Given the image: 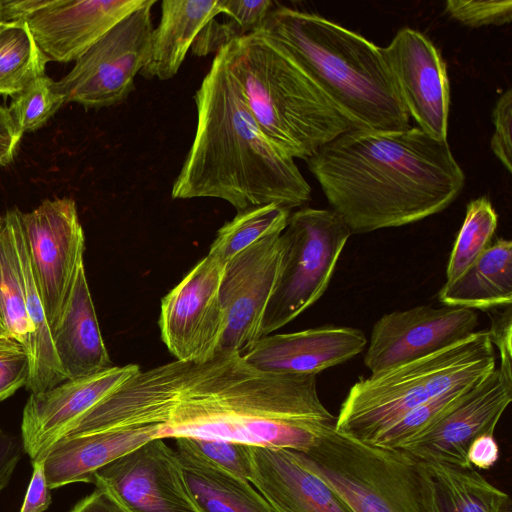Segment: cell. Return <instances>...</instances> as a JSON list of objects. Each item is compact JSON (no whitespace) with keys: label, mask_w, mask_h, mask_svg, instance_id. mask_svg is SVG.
I'll return each mask as SVG.
<instances>
[{"label":"cell","mask_w":512,"mask_h":512,"mask_svg":"<svg viewBox=\"0 0 512 512\" xmlns=\"http://www.w3.org/2000/svg\"><path fill=\"white\" fill-rule=\"evenodd\" d=\"M306 162L351 234L400 227L437 214L456 200L465 183L448 141L418 127L351 129Z\"/></svg>","instance_id":"cell-1"},{"label":"cell","mask_w":512,"mask_h":512,"mask_svg":"<svg viewBox=\"0 0 512 512\" xmlns=\"http://www.w3.org/2000/svg\"><path fill=\"white\" fill-rule=\"evenodd\" d=\"M335 422L319 398L316 375L264 372L239 354H217L189 363L157 438H215L305 453Z\"/></svg>","instance_id":"cell-2"},{"label":"cell","mask_w":512,"mask_h":512,"mask_svg":"<svg viewBox=\"0 0 512 512\" xmlns=\"http://www.w3.org/2000/svg\"><path fill=\"white\" fill-rule=\"evenodd\" d=\"M194 100L196 132L173 199H221L237 212L269 204L290 210L310 201V185L255 121L221 48Z\"/></svg>","instance_id":"cell-3"},{"label":"cell","mask_w":512,"mask_h":512,"mask_svg":"<svg viewBox=\"0 0 512 512\" xmlns=\"http://www.w3.org/2000/svg\"><path fill=\"white\" fill-rule=\"evenodd\" d=\"M263 28L355 129L409 128L381 47L322 16L285 6L273 8Z\"/></svg>","instance_id":"cell-4"},{"label":"cell","mask_w":512,"mask_h":512,"mask_svg":"<svg viewBox=\"0 0 512 512\" xmlns=\"http://www.w3.org/2000/svg\"><path fill=\"white\" fill-rule=\"evenodd\" d=\"M255 121L292 158L307 160L354 125L263 27L221 48Z\"/></svg>","instance_id":"cell-5"},{"label":"cell","mask_w":512,"mask_h":512,"mask_svg":"<svg viewBox=\"0 0 512 512\" xmlns=\"http://www.w3.org/2000/svg\"><path fill=\"white\" fill-rule=\"evenodd\" d=\"M495 368L488 330L475 331L433 354L359 379L341 404L335 428L371 444L410 410L454 388L474 385Z\"/></svg>","instance_id":"cell-6"},{"label":"cell","mask_w":512,"mask_h":512,"mask_svg":"<svg viewBox=\"0 0 512 512\" xmlns=\"http://www.w3.org/2000/svg\"><path fill=\"white\" fill-rule=\"evenodd\" d=\"M300 462L328 484L353 512H426L419 492L417 459L323 429Z\"/></svg>","instance_id":"cell-7"},{"label":"cell","mask_w":512,"mask_h":512,"mask_svg":"<svg viewBox=\"0 0 512 512\" xmlns=\"http://www.w3.org/2000/svg\"><path fill=\"white\" fill-rule=\"evenodd\" d=\"M351 231L331 209L301 208L280 235L277 279L261 323V338L279 330L325 293Z\"/></svg>","instance_id":"cell-8"},{"label":"cell","mask_w":512,"mask_h":512,"mask_svg":"<svg viewBox=\"0 0 512 512\" xmlns=\"http://www.w3.org/2000/svg\"><path fill=\"white\" fill-rule=\"evenodd\" d=\"M155 0H147L87 49L56 82L65 98L86 108L118 105L134 89L135 77L148 61Z\"/></svg>","instance_id":"cell-9"},{"label":"cell","mask_w":512,"mask_h":512,"mask_svg":"<svg viewBox=\"0 0 512 512\" xmlns=\"http://www.w3.org/2000/svg\"><path fill=\"white\" fill-rule=\"evenodd\" d=\"M26 248L51 331L61 318L83 263L85 237L74 199H46L22 212Z\"/></svg>","instance_id":"cell-10"},{"label":"cell","mask_w":512,"mask_h":512,"mask_svg":"<svg viewBox=\"0 0 512 512\" xmlns=\"http://www.w3.org/2000/svg\"><path fill=\"white\" fill-rule=\"evenodd\" d=\"M224 264L206 255L161 301V339L175 360L201 364L215 355L225 329L219 295Z\"/></svg>","instance_id":"cell-11"},{"label":"cell","mask_w":512,"mask_h":512,"mask_svg":"<svg viewBox=\"0 0 512 512\" xmlns=\"http://www.w3.org/2000/svg\"><path fill=\"white\" fill-rule=\"evenodd\" d=\"M154 438L97 470L92 483L127 512H199L176 450Z\"/></svg>","instance_id":"cell-12"},{"label":"cell","mask_w":512,"mask_h":512,"mask_svg":"<svg viewBox=\"0 0 512 512\" xmlns=\"http://www.w3.org/2000/svg\"><path fill=\"white\" fill-rule=\"evenodd\" d=\"M281 234L267 236L224 263L219 295L225 329L217 354L248 352L261 338L281 259Z\"/></svg>","instance_id":"cell-13"},{"label":"cell","mask_w":512,"mask_h":512,"mask_svg":"<svg viewBox=\"0 0 512 512\" xmlns=\"http://www.w3.org/2000/svg\"><path fill=\"white\" fill-rule=\"evenodd\" d=\"M475 310L421 305L381 316L373 325L364 364L371 374L411 362L472 335Z\"/></svg>","instance_id":"cell-14"},{"label":"cell","mask_w":512,"mask_h":512,"mask_svg":"<svg viewBox=\"0 0 512 512\" xmlns=\"http://www.w3.org/2000/svg\"><path fill=\"white\" fill-rule=\"evenodd\" d=\"M381 52L409 117L426 134L447 140L450 85L437 48L421 32L404 27Z\"/></svg>","instance_id":"cell-15"},{"label":"cell","mask_w":512,"mask_h":512,"mask_svg":"<svg viewBox=\"0 0 512 512\" xmlns=\"http://www.w3.org/2000/svg\"><path fill=\"white\" fill-rule=\"evenodd\" d=\"M511 401L512 379L496 366L441 419L401 449L418 460L472 468L467 459L470 444L480 435L494 434Z\"/></svg>","instance_id":"cell-16"},{"label":"cell","mask_w":512,"mask_h":512,"mask_svg":"<svg viewBox=\"0 0 512 512\" xmlns=\"http://www.w3.org/2000/svg\"><path fill=\"white\" fill-rule=\"evenodd\" d=\"M140 372L136 364L111 366L96 374L66 380L31 393L22 413L21 442L31 461L43 459L49 448L99 402Z\"/></svg>","instance_id":"cell-17"},{"label":"cell","mask_w":512,"mask_h":512,"mask_svg":"<svg viewBox=\"0 0 512 512\" xmlns=\"http://www.w3.org/2000/svg\"><path fill=\"white\" fill-rule=\"evenodd\" d=\"M147 0H47L26 21L48 61H76Z\"/></svg>","instance_id":"cell-18"},{"label":"cell","mask_w":512,"mask_h":512,"mask_svg":"<svg viewBox=\"0 0 512 512\" xmlns=\"http://www.w3.org/2000/svg\"><path fill=\"white\" fill-rule=\"evenodd\" d=\"M366 345L361 330L326 325L264 336L241 356L248 365L264 372L317 375L354 358Z\"/></svg>","instance_id":"cell-19"},{"label":"cell","mask_w":512,"mask_h":512,"mask_svg":"<svg viewBox=\"0 0 512 512\" xmlns=\"http://www.w3.org/2000/svg\"><path fill=\"white\" fill-rule=\"evenodd\" d=\"M249 482L273 512H353L295 450L251 446Z\"/></svg>","instance_id":"cell-20"},{"label":"cell","mask_w":512,"mask_h":512,"mask_svg":"<svg viewBox=\"0 0 512 512\" xmlns=\"http://www.w3.org/2000/svg\"><path fill=\"white\" fill-rule=\"evenodd\" d=\"M159 428L160 425L151 424L60 438L43 458L49 488L92 483L97 470L157 438Z\"/></svg>","instance_id":"cell-21"},{"label":"cell","mask_w":512,"mask_h":512,"mask_svg":"<svg viewBox=\"0 0 512 512\" xmlns=\"http://www.w3.org/2000/svg\"><path fill=\"white\" fill-rule=\"evenodd\" d=\"M54 347L67 380L112 366L99 328L84 265L78 271L64 312L52 330Z\"/></svg>","instance_id":"cell-22"},{"label":"cell","mask_w":512,"mask_h":512,"mask_svg":"<svg viewBox=\"0 0 512 512\" xmlns=\"http://www.w3.org/2000/svg\"><path fill=\"white\" fill-rule=\"evenodd\" d=\"M416 472L426 512H512L509 494L474 467L417 459Z\"/></svg>","instance_id":"cell-23"},{"label":"cell","mask_w":512,"mask_h":512,"mask_svg":"<svg viewBox=\"0 0 512 512\" xmlns=\"http://www.w3.org/2000/svg\"><path fill=\"white\" fill-rule=\"evenodd\" d=\"M223 11V0L162 1L148 61L140 74L147 79L173 78L200 32Z\"/></svg>","instance_id":"cell-24"},{"label":"cell","mask_w":512,"mask_h":512,"mask_svg":"<svg viewBox=\"0 0 512 512\" xmlns=\"http://www.w3.org/2000/svg\"><path fill=\"white\" fill-rule=\"evenodd\" d=\"M445 306L495 310L512 303V242L498 238L456 280L438 292Z\"/></svg>","instance_id":"cell-25"},{"label":"cell","mask_w":512,"mask_h":512,"mask_svg":"<svg viewBox=\"0 0 512 512\" xmlns=\"http://www.w3.org/2000/svg\"><path fill=\"white\" fill-rule=\"evenodd\" d=\"M22 212L16 208L14 238L21 264L25 305L31 326L29 364L30 374L26 385L31 393L50 390L67 380L55 347L37 281L34 276L22 228Z\"/></svg>","instance_id":"cell-26"},{"label":"cell","mask_w":512,"mask_h":512,"mask_svg":"<svg viewBox=\"0 0 512 512\" xmlns=\"http://www.w3.org/2000/svg\"><path fill=\"white\" fill-rule=\"evenodd\" d=\"M190 496L199 512H273L248 481L184 450H176Z\"/></svg>","instance_id":"cell-27"},{"label":"cell","mask_w":512,"mask_h":512,"mask_svg":"<svg viewBox=\"0 0 512 512\" xmlns=\"http://www.w3.org/2000/svg\"><path fill=\"white\" fill-rule=\"evenodd\" d=\"M16 208L0 215V335L20 343L28 355V319L21 264L14 238Z\"/></svg>","instance_id":"cell-28"},{"label":"cell","mask_w":512,"mask_h":512,"mask_svg":"<svg viewBox=\"0 0 512 512\" xmlns=\"http://www.w3.org/2000/svg\"><path fill=\"white\" fill-rule=\"evenodd\" d=\"M48 60L27 21L0 24V94L14 96L45 75Z\"/></svg>","instance_id":"cell-29"},{"label":"cell","mask_w":512,"mask_h":512,"mask_svg":"<svg viewBox=\"0 0 512 512\" xmlns=\"http://www.w3.org/2000/svg\"><path fill=\"white\" fill-rule=\"evenodd\" d=\"M290 210L275 204L237 212L217 232L207 255L224 264L234 255L274 234H281L287 225Z\"/></svg>","instance_id":"cell-30"},{"label":"cell","mask_w":512,"mask_h":512,"mask_svg":"<svg viewBox=\"0 0 512 512\" xmlns=\"http://www.w3.org/2000/svg\"><path fill=\"white\" fill-rule=\"evenodd\" d=\"M497 225L498 215L487 197L468 203L447 264L445 283L456 280L491 245Z\"/></svg>","instance_id":"cell-31"},{"label":"cell","mask_w":512,"mask_h":512,"mask_svg":"<svg viewBox=\"0 0 512 512\" xmlns=\"http://www.w3.org/2000/svg\"><path fill=\"white\" fill-rule=\"evenodd\" d=\"M474 385L454 388L410 410L385 428L370 445L401 449L441 419Z\"/></svg>","instance_id":"cell-32"},{"label":"cell","mask_w":512,"mask_h":512,"mask_svg":"<svg viewBox=\"0 0 512 512\" xmlns=\"http://www.w3.org/2000/svg\"><path fill=\"white\" fill-rule=\"evenodd\" d=\"M64 104L56 82L45 74L14 95L8 110L18 129L25 133L44 126Z\"/></svg>","instance_id":"cell-33"},{"label":"cell","mask_w":512,"mask_h":512,"mask_svg":"<svg viewBox=\"0 0 512 512\" xmlns=\"http://www.w3.org/2000/svg\"><path fill=\"white\" fill-rule=\"evenodd\" d=\"M179 450L190 452L232 475L249 481L251 446L224 439L182 436L175 438Z\"/></svg>","instance_id":"cell-34"},{"label":"cell","mask_w":512,"mask_h":512,"mask_svg":"<svg viewBox=\"0 0 512 512\" xmlns=\"http://www.w3.org/2000/svg\"><path fill=\"white\" fill-rule=\"evenodd\" d=\"M450 18L469 27L504 25L512 20V1H460L445 2Z\"/></svg>","instance_id":"cell-35"},{"label":"cell","mask_w":512,"mask_h":512,"mask_svg":"<svg viewBox=\"0 0 512 512\" xmlns=\"http://www.w3.org/2000/svg\"><path fill=\"white\" fill-rule=\"evenodd\" d=\"M273 5L270 0H223V15L240 37L262 28Z\"/></svg>","instance_id":"cell-36"},{"label":"cell","mask_w":512,"mask_h":512,"mask_svg":"<svg viewBox=\"0 0 512 512\" xmlns=\"http://www.w3.org/2000/svg\"><path fill=\"white\" fill-rule=\"evenodd\" d=\"M492 119L494 133L490 146L494 155L502 163L504 168L511 172V122H512V91L507 89L496 101Z\"/></svg>","instance_id":"cell-37"},{"label":"cell","mask_w":512,"mask_h":512,"mask_svg":"<svg viewBox=\"0 0 512 512\" xmlns=\"http://www.w3.org/2000/svg\"><path fill=\"white\" fill-rule=\"evenodd\" d=\"M492 344L498 348L501 373L512 379V314L511 305L504 310L494 311L491 314V327L488 329Z\"/></svg>","instance_id":"cell-38"},{"label":"cell","mask_w":512,"mask_h":512,"mask_svg":"<svg viewBox=\"0 0 512 512\" xmlns=\"http://www.w3.org/2000/svg\"><path fill=\"white\" fill-rule=\"evenodd\" d=\"M30 374L27 353L0 355V402L26 387Z\"/></svg>","instance_id":"cell-39"},{"label":"cell","mask_w":512,"mask_h":512,"mask_svg":"<svg viewBox=\"0 0 512 512\" xmlns=\"http://www.w3.org/2000/svg\"><path fill=\"white\" fill-rule=\"evenodd\" d=\"M52 502L44 459L32 461V476L19 512H44Z\"/></svg>","instance_id":"cell-40"},{"label":"cell","mask_w":512,"mask_h":512,"mask_svg":"<svg viewBox=\"0 0 512 512\" xmlns=\"http://www.w3.org/2000/svg\"><path fill=\"white\" fill-rule=\"evenodd\" d=\"M500 457L499 444L492 433L480 435L470 444L467 451L469 463L480 470H490Z\"/></svg>","instance_id":"cell-41"},{"label":"cell","mask_w":512,"mask_h":512,"mask_svg":"<svg viewBox=\"0 0 512 512\" xmlns=\"http://www.w3.org/2000/svg\"><path fill=\"white\" fill-rule=\"evenodd\" d=\"M22 451V442L0 428V492L8 485Z\"/></svg>","instance_id":"cell-42"},{"label":"cell","mask_w":512,"mask_h":512,"mask_svg":"<svg viewBox=\"0 0 512 512\" xmlns=\"http://www.w3.org/2000/svg\"><path fill=\"white\" fill-rule=\"evenodd\" d=\"M22 135L8 107L0 105V167L13 161Z\"/></svg>","instance_id":"cell-43"},{"label":"cell","mask_w":512,"mask_h":512,"mask_svg":"<svg viewBox=\"0 0 512 512\" xmlns=\"http://www.w3.org/2000/svg\"><path fill=\"white\" fill-rule=\"evenodd\" d=\"M69 512H127L105 490L96 489L79 500Z\"/></svg>","instance_id":"cell-44"},{"label":"cell","mask_w":512,"mask_h":512,"mask_svg":"<svg viewBox=\"0 0 512 512\" xmlns=\"http://www.w3.org/2000/svg\"><path fill=\"white\" fill-rule=\"evenodd\" d=\"M3 23V19H2V13H1V6H0V24Z\"/></svg>","instance_id":"cell-45"}]
</instances>
